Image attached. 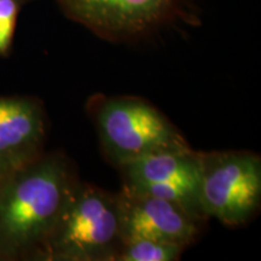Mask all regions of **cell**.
<instances>
[{
  "label": "cell",
  "mask_w": 261,
  "mask_h": 261,
  "mask_svg": "<svg viewBox=\"0 0 261 261\" xmlns=\"http://www.w3.org/2000/svg\"><path fill=\"white\" fill-rule=\"evenodd\" d=\"M76 182L62 154L19 166L0 191V257L37 259Z\"/></svg>",
  "instance_id": "cell-1"
},
{
  "label": "cell",
  "mask_w": 261,
  "mask_h": 261,
  "mask_svg": "<svg viewBox=\"0 0 261 261\" xmlns=\"http://www.w3.org/2000/svg\"><path fill=\"white\" fill-rule=\"evenodd\" d=\"M121 243L116 195L76 182L37 259L114 261Z\"/></svg>",
  "instance_id": "cell-2"
},
{
  "label": "cell",
  "mask_w": 261,
  "mask_h": 261,
  "mask_svg": "<svg viewBox=\"0 0 261 261\" xmlns=\"http://www.w3.org/2000/svg\"><path fill=\"white\" fill-rule=\"evenodd\" d=\"M89 110L108 158L117 167L160 150L189 145L177 127L143 98L97 94Z\"/></svg>",
  "instance_id": "cell-3"
},
{
  "label": "cell",
  "mask_w": 261,
  "mask_h": 261,
  "mask_svg": "<svg viewBox=\"0 0 261 261\" xmlns=\"http://www.w3.org/2000/svg\"><path fill=\"white\" fill-rule=\"evenodd\" d=\"M198 200L205 218L226 226L246 224L261 201V160L247 151L200 152Z\"/></svg>",
  "instance_id": "cell-4"
},
{
  "label": "cell",
  "mask_w": 261,
  "mask_h": 261,
  "mask_svg": "<svg viewBox=\"0 0 261 261\" xmlns=\"http://www.w3.org/2000/svg\"><path fill=\"white\" fill-rule=\"evenodd\" d=\"M63 14L109 41L139 39L187 18L185 0H57Z\"/></svg>",
  "instance_id": "cell-5"
},
{
  "label": "cell",
  "mask_w": 261,
  "mask_h": 261,
  "mask_svg": "<svg viewBox=\"0 0 261 261\" xmlns=\"http://www.w3.org/2000/svg\"><path fill=\"white\" fill-rule=\"evenodd\" d=\"M116 197L122 241L143 237L189 247L197 236L201 220L180 205L125 184Z\"/></svg>",
  "instance_id": "cell-6"
},
{
  "label": "cell",
  "mask_w": 261,
  "mask_h": 261,
  "mask_svg": "<svg viewBox=\"0 0 261 261\" xmlns=\"http://www.w3.org/2000/svg\"><path fill=\"white\" fill-rule=\"evenodd\" d=\"M46 116L31 97H0V159H33L40 154Z\"/></svg>",
  "instance_id": "cell-7"
},
{
  "label": "cell",
  "mask_w": 261,
  "mask_h": 261,
  "mask_svg": "<svg viewBox=\"0 0 261 261\" xmlns=\"http://www.w3.org/2000/svg\"><path fill=\"white\" fill-rule=\"evenodd\" d=\"M123 184H174L198 191L201 175L200 152L190 146L151 152L120 166Z\"/></svg>",
  "instance_id": "cell-8"
},
{
  "label": "cell",
  "mask_w": 261,
  "mask_h": 261,
  "mask_svg": "<svg viewBox=\"0 0 261 261\" xmlns=\"http://www.w3.org/2000/svg\"><path fill=\"white\" fill-rule=\"evenodd\" d=\"M187 247L150 238L133 237L122 241L114 261H174Z\"/></svg>",
  "instance_id": "cell-9"
},
{
  "label": "cell",
  "mask_w": 261,
  "mask_h": 261,
  "mask_svg": "<svg viewBox=\"0 0 261 261\" xmlns=\"http://www.w3.org/2000/svg\"><path fill=\"white\" fill-rule=\"evenodd\" d=\"M33 0H0V56H8L21 10Z\"/></svg>",
  "instance_id": "cell-10"
},
{
  "label": "cell",
  "mask_w": 261,
  "mask_h": 261,
  "mask_svg": "<svg viewBox=\"0 0 261 261\" xmlns=\"http://www.w3.org/2000/svg\"><path fill=\"white\" fill-rule=\"evenodd\" d=\"M28 160L21 159H0V191L3 190L6 181L11 177V174L17 169L19 166L23 165L24 162L29 161Z\"/></svg>",
  "instance_id": "cell-11"
}]
</instances>
